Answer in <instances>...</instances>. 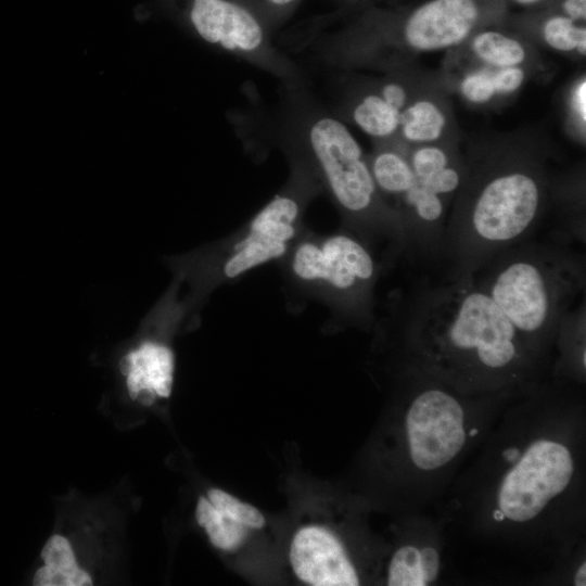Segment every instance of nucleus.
Masks as SVG:
<instances>
[{
    "mask_svg": "<svg viewBox=\"0 0 586 586\" xmlns=\"http://www.w3.org/2000/svg\"><path fill=\"white\" fill-rule=\"evenodd\" d=\"M574 584L576 586H585L586 585V564L583 562L577 572L575 573L574 577Z\"/></svg>",
    "mask_w": 586,
    "mask_h": 586,
    "instance_id": "obj_31",
    "label": "nucleus"
},
{
    "mask_svg": "<svg viewBox=\"0 0 586 586\" xmlns=\"http://www.w3.org/2000/svg\"><path fill=\"white\" fill-rule=\"evenodd\" d=\"M195 518L198 524L207 533L211 543L219 549L234 550L247 536L249 527L226 517L212 505L207 497L199 498Z\"/></svg>",
    "mask_w": 586,
    "mask_h": 586,
    "instance_id": "obj_15",
    "label": "nucleus"
},
{
    "mask_svg": "<svg viewBox=\"0 0 586 586\" xmlns=\"http://www.w3.org/2000/svg\"><path fill=\"white\" fill-rule=\"evenodd\" d=\"M44 565L34 576L35 586H90L91 576L76 562L69 542L62 535L51 536L41 550Z\"/></svg>",
    "mask_w": 586,
    "mask_h": 586,
    "instance_id": "obj_12",
    "label": "nucleus"
},
{
    "mask_svg": "<svg viewBox=\"0 0 586 586\" xmlns=\"http://www.w3.org/2000/svg\"><path fill=\"white\" fill-rule=\"evenodd\" d=\"M399 126L407 140L431 142L442 135L445 116L434 103L422 100L400 113Z\"/></svg>",
    "mask_w": 586,
    "mask_h": 586,
    "instance_id": "obj_16",
    "label": "nucleus"
},
{
    "mask_svg": "<svg viewBox=\"0 0 586 586\" xmlns=\"http://www.w3.org/2000/svg\"><path fill=\"white\" fill-rule=\"evenodd\" d=\"M544 37L547 43L557 50L577 49L582 55L586 54V30L575 26L570 17L549 18L544 25Z\"/></svg>",
    "mask_w": 586,
    "mask_h": 586,
    "instance_id": "obj_20",
    "label": "nucleus"
},
{
    "mask_svg": "<svg viewBox=\"0 0 586 586\" xmlns=\"http://www.w3.org/2000/svg\"><path fill=\"white\" fill-rule=\"evenodd\" d=\"M539 202V188L532 176L522 171L500 175L480 192L462 232L477 249L508 244L528 231Z\"/></svg>",
    "mask_w": 586,
    "mask_h": 586,
    "instance_id": "obj_6",
    "label": "nucleus"
},
{
    "mask_svg": "<svg viewBox=\"0 0 586 586\" xmlns=\"http://www.w3.org/2000/svg\"><path fill=\"white\" fill-rule=\"evenodd\" d=\"M129 396L150 406L155 397H169L174 379V354L162 343L148 341L119 361Z\"/></svg>",
    "mask_w": 586,
    "mask_h": 586,
    "instance_id": "obj_11",
    "label": "nucleus"
},
{
    "mask_svg": "<svg viewBox=\"0 0 586 586\" xmlns=\"http://www.w3.org/2000/svg\"><path fill=\"white\" fill-rule=\"evenodd\" d=\"M400 200L421 224L435 225L442 219L444 213L443 199L428 189L417 178Z\"/></svg>",
    "mask_w": 586,
    "mask_h": 586,
    "instance_id": "obj_18",
    "label": "nucleus"
},
{
    "mask_svg": "<svg viewBox=\"0 0 586 586\" xmlns=\"http://www.w3.org/2000/svg\"><path fill=\"white\" fill-rule=\"evenodd\" d=\"M368 163L379 193L400 199L415 182L410 163L395 151L381 150Z\"/></svg>",
    "mask_w": 586,
    "mask_h": 586,
    "instance_id": "obj_14",
    "label": "nucleus"
},
{
    "mask_svg": "<svg viewBox=\"0 0 586 586\" xmlns=\"http://www.w3.org/2000/svg\"><path fill=\"white\" fill-rule=\"evenodd\" d=\"M300 90L290 91L297 101L291 128L292 151L304 156L318 175L347 224L360 227L384 225L380 193L369 163L347 127L319 109L303 105Z\"/></svg>",
    "mask_w": 586,
    "mask_h": 586,
    "instance_id": "obj_4",
    "label": "nucleus"
},
{
    "mask_svg": "<svg viewBox=\"0 0 586 586\" xmlns=\"http://www.w3.org/2000/svg\"><path fill=\"white\" fill-rule=\"evenodd\" d=\"M479 16L473 0H432L417 9L407 20L406 42L420 51H433L461 42Z\"/></svg>",
    "mask_w": 586,
    "mask_h": 586,
    "instance_id": "obj_10",
    "label": "nucleus"
},
{
    "mask_svg": "<svg viewBox=\"0 0 586 586\" xmlns=\"http://www.w3.org/2000/svg\"><path fill=\"white\" fill-rule=\"evenodd\" d=\"M565 266L534 255H519L499 264L480 288L524 335L549 331L572 294Z\"/></svg>",
    "mask_w": 586,
    "mask_h": 586,
    "instance_id": "obj_5",
    "label": "nucleus"
},
{
    "mask_svg": "<svg viewBox=\"0 0 586 586\" xmlns=\"http://www.w3.org/2000/svg\"><path fill=\"white\" fill-rule=\"evenodd\" d=\"M415 176L425 181L445 167L449 166L446 153L436 146H422L416 150L409 162Z\"/></svg>",
    "mask_w": 586,
    "mask_h": 586,
    "instance_id": "obj_22",
    "label": "nucleus"
},
{
    "mask_svg": "<svg viewBox=\"0 0 586 586\" xmlns=\"http://www.w3.org/2000/svg\"><path fill=\"white\" fill-rule=\"evenodd\" d=\"M420 551L415 546H404L392 557L388 572L387 585L390 586H424L426 582L423 577L420 560Z\"/></svg>",
    "mask_w": 586,
    "mask_h": 586,
    "instance_id": "obj_19",
    "label": "nucleus"
},
{
    "mask_svg": "<svg viewBox=\"0 0 586 586\" xmlns=\"http://www.w3.org/2000/svg\"><path fill=\"white\" fill-rule=\"evenodd\" d=\"M207 498L226 517L249 528H260L265 525V518L258 509L222 489L211 488Z\"/></svg>",
    "mask_w": 586,
    "mask_h": 586,
    "instance_id": "obj_21",
    "label": "nucleus"
},
{
    "mask_svg": "<svg viewBox=\"0 0 586 586\" xmlns=\"http://www.w3.org/2000/svg\"><path fill=\"white\" fill-rule=\"evenodd\" d=\"M406 430L410 457L422 470H434L453 460L466 443L463 410L448 393L428 390L411 403Z\"/></svg>",
    "mask_w": 586,
    "mask_h": 586,
    "instance_id": "obj_8",
    "label": "nucleus"
},
{
    "mask_svg": "<svg viewBox=\"0 0 586 586\" xmlns=\"http://www.w3.org/2000/svg\"><path fill=\"white\" fill-rule=\"evenodd\" d=\"M495 92L508 93L517 90L523 82L524 72L517 66L502 67L492 75Z\"/></svg>",
    "mask_w": 586,
    "mask_h": 586,
    "instance_id": "obj_25",
    "label": "nucleus"
},
{
    "mask_svg": "<svg viewBox=\"0 0 586 586\" xmlns=\"http://www.w3.org/2000/svg\"><path fill=\"white\" fill-rule=\"evenodd\" d=\"M494 517L496 520H499V521L505 518L504 514L499 510L494 513Z\"/></svg>",
    "mask_w": 586,
    "mask_h": 586,
    "instance_id": "obj_33",
    "label": "nucleus"
},
{
    "mask_svg": "<svg viewBox=\"0 0 586 586\" xmlns=\"http://www.w3.org/2000/svg\"><path fill=\"white\" fill-rule=\"evenodd\" d=\"M415 321L420 339L440 361L502 371L519 357L523 335L486 292L469 282L435 292Z\"/></svg>",
    "mask_w": 586,
    "mask_h": 586,
    "instance_id": "obj_2",
    "label": "nucleus"
},
{
    "mask_svg": "<svg viewBox=\"0 0 586 586\" xmlns=\"http://www.w3.org/2000/svg\"><path fill=\"white\" fill-rule=\"evenodd\" d=\"M504 456L508 459V460H515L520 454H519V450L513 448V449H507L504 454Z\"/></svg>",
    "mask_w": 586,
    "mask_h": 586,
    "instance_id": "obj_32",
    "label": "nucleus"
},
{
    "mask_svg": "<svg viewBox=\"0 0 586 586\" xmlns=\"http://www.w3.org/2000/svg\"><path fill=\"white\" fill-rule=\"evenodd\" d=\"M421 182L432 192L442 198L443 195L451 194L458 189L460 184V174L457 169L449 165L437 174L433 175L428 180Z\"/></svg>",
    "mask_w": 586,
    "mask_h": 586,
    "instance_id": "obj_24",
    "label": "nucleus"
},
{
    "mask_svg": "<svg viewBox=\"0 0 586 586\" xmlns=\"http://www.w3.org/2000/svg\"><path fill=\"white\" fill-rule=\"evenodd\" d=\"M297 0H264L265 4L275 10H284L292 7Z\"/></svg>",
    "mask_w": 586,
    "mask_h": 586,
    "instance_id": "obj_30",
    "label": "nucleus"
},
{
    "mask_svg": "<svg viewBox=\"0 0 586 586\" xmlns=\"http://www.w3.org/2000/svg\"><path fill=\"white\" fill-rule=\"evenodd\" d=\"M400 113L387 104L379 92H368L353 106L352 118L367 135L385 139L399 127Z\"/></svg>",
    "mask_w": 586,
    "mask_h": 586,
    "instance_id": "obj_13",
    "label": "nucleus"
},
{
    "mask_svg": "<svg viewBox=\"0 0 586 586\" xmlns=\"http://www.w3.org/2000/svg\"><path fill=\"white\" fill-rule=\"evenodd\" d=\"M381 97L395 110L402 112L407 101L406 90L397 82H385L379 90Z\"/></svg>",
    "mask_w": 586,
    "mask_h": 586,
    "instance_id": "obj_27",
    "label": "nucleus"
},
{
    "mask_svg": "<svg viewBox=\"0 0 586 586\" xmlns=\"http://www.w3.org/2000/svg\"><path fill=\"white\" fill-rule=\"evenodd\" d=\"M518 1L519 3H522V4H531V3H534L538 0H515Z\"/></svg>",
    "mask_w": 586,
    "mask_h": 586,
    "instance_id": "obj_34",
    "label": "nucleus"
},
{
    "mask_svg": "<svg viewBox=\"0 0 586 586\" xmlns=\"http://www.w3.org/2000/svg\"><path fill=\"white\" fill-rule=\"evenodd\" d=\"M462 94L473 103H484L495 94L492 74L486 72L472 73L461 82Z\"/></svg>",
    "mask_w": 586,
    "mask_h": 586,
    "instance_id": "obj_23",
    "label": "nucleus"
},
{
    "mask_svg": "<svg viewBox=\"0 0 586 586\" xmlns=\"http://www.w3.org/2000/svg\"><path fill=\"white\" fill-rule=\"evenodd\" d=\"M291 169L281 190L242 228L193 257V275L203 291L282 259L304 228L309 204L323 190L307 160L291 150Z\"/></svg>",
    "mask_w": 586,
    "mask_h": 586,
    "instance_id": "obj_1",
    "label": "nucleus"
},
{
    "mask_svg": "<svg viewBox=\"0 0 586 586\" xmlns=\"http://www.w3.org/2000/svg\"><path fill=\"white\" fill-rule=\"evenodd\" d=\"M472 49L484 62L500 67L514 66L525 58L519 41L497 31L479 34L473 40Z\"/></svg>",
    "mask_w": 586,
    "mask_h": 586,
    "instance_id": "obj_17",
    "label": "nucleus"
},
{
    "mask_svg": "<svg viewBox=\"0 0 586 586\" xmlns=\"http://www.w3.org/2000/svg\"><path fill=\"white\" fill-rule=\"evenodd\" d=\"M285 280L337 317L369 320L377 263L354 233L319 234L307 227L281 259Z\"/></svg>",
    "mask_w": 586,
    "mask_h": 586,
    "instance_id": "obj_3",
    "label": "nucleus"
},
{
    "mask_svg": "<svg viewBox=\"0 0 586 586\" xmlns=\"http://www.w3.org/2000/svg\"><path fill=\"white\" fill-rule=\"evenodd\" d=\"M419 560L426 584L435 581L440 571L438 552L432 547H424L422 550H420Z\"/></svg>",
    "mask_w": 586,
    "mask_h": 586,
    "instance_id": "obj_26",
    "label": "nucleus"
},
{
    "mask_svg": "<svg viewBox=\"0 0 586 586\" xmlns=\"http://www.w3.org/2000/svg\"><path fill=\"white\" fill-rule=\"evenodd\" d=\"M575 105H576V109L581 118L585 123L586 120V82L585 80H583L577 87V90L575 93Z\"/></svg>",
    "mask_w": 586,
    "mask_h": 586,
    "instance_id": "obj_29",
    "label": "nucleus"
},
{
    "mask_svg": "<svg viewBox=\"0 0 586 586\" xmlns=\"http://www.w3.org/2000/svg\"><path fill=\"white\" fill-rule=\"evenodd\" d=\"M563 9L572 20L585 18L586 0H565Z\"/></svg>",
    "mask_w": 586,
    "mask_h": 586,
    "instance_id": "obj_28",
    "label": "nucleus"
},
{
    "mask_svg": "<svg viewBox=\"0 0 586 586\" xmlns=\"http://www.w3.org/2000/svg\"><path fill=\"white\" fill-rule=\"evenodd\" d=\"M289 558L295 575L308 585H359L356 570L341 543L321 526L300 528L291 542Z\"/></svg>",
    "mask_w": 586,
    "mask_h": 586,
    "instance_id": "obj_9",
    "label": "nucleus"
},
{
    "mask_svg": "<svg viewBox=\"0 0 586 586\" xmlns=\"http://www.w3.org/2000/svg\"><path fill=\"white\" fill-rule=\"evenodd\" d=\"M573 471V458L564 445L534 442L506 474L498 493L499 511L515 522L534 519L566 488Z\"/></svg>",
    "mask_w": 586,
    "mask_h": 586,
    "instance_id": "obj_7",
    "label": "nucleus"
}]
</instances>
